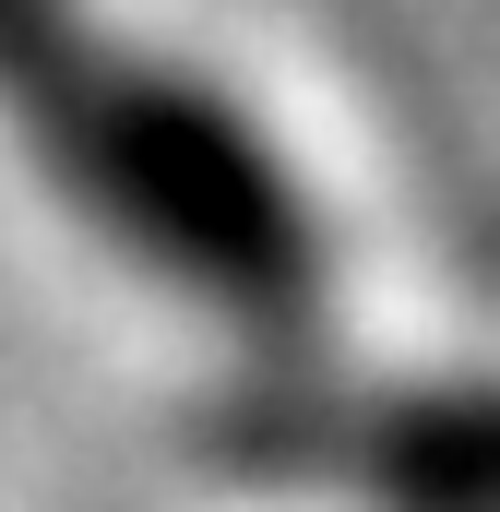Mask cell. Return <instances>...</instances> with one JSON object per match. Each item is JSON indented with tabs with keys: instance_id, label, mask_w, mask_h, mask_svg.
Returning <instances> with one entry per match:
<instances>
[{
	"instance_id": "obj_1",
	"label": "cell",
	"mask_w": 500,
	"mask_h": 512,
	"mask_svg": "<svg viewBox=\"0 0 500 512\" xmlns=\"http://www.w3.org/2000/svg\"><path fill=\"white\" fill-rule=\"evenodd\" d=\"M0 143L155 298L286 334L322 298V191L274 120L108 0H0Z\"/></svg>"
}]
</instances>
